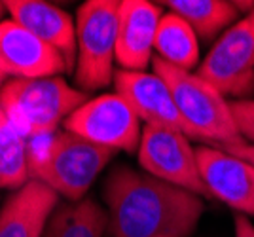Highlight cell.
Instances as JSON below:
<instances>
[{
  "instance_id": "8fae6325",
  "label": "cell",
  "mask_w": 254,
  "mask_h": 237,
  "mask_svg": "<svg viewBox=\"0 0 254 237\" xmlns=\"http://www.w3.org/2000/svg\"><path fill=\"white\" fill-rule=\"evenodd\" d=\"M163 8L148 0H124L118 8L116 61L122 70L144 72L152 61L154 38Z\"/></svg>"
},
{
  "instance_id": "603a6c76",
  "label": "cell",
  "mask_w": 254,
  "mask_h": 237,
  "mask_svg": "<svg viewBox=\"0 0 254 237\" xmlns=\"http://www.w3.org/2000/svg\"><path fill=\"white\" fill-rule=\"evenodd\" d=\"M4 78H6V76L0 72V87H2V84H4Z\"/></svg>"
},
{
  "instance_id": "7a4b0ae2",
  "label": "cell",
  "mask_w": 254,
  "mask_h": 237,
  "mask_svg": "<svg viewBox=\"0 0 254 237\" xmlns=\"http://www.w3.org/2000/svg\"><path fill=\"white\" fill-rule=\"evenodd\" d=\"M29 177L46 184L68 201L84 199L97 175L116 156L110 148L97 146L68 131L27 142Z\"/></svg>"
},
{
  "instance_id": "9a60e30c",
  "label": "cell",
  "mask_w": 254,
  "mask_h": 237,
  "mask_svg": "<svg viewBox=\"0 0 254 237\" xmlns=\"http://www.w3.org/2000/svg\"><path fill=\"white\" fill-rule=\"evenodd\" d=\"M106 211L91 197L55 207L42 237H105Z\"/></svg>"
},
{
  "instance_id": "7402d4cb",
  "label": "cell",
  "mask_w": 254,
  "mask_h": 237,
  "mask_svg": "<svg viewBox=\"0 0 254 237\" xmlns=\"http://www.w3.org/2000/svg\"><path fill=\"white\" fill-rule=\"evenodd\" d=\"M4 10H6V8H4V2H0V21H2V13H4Z\"/></svg>"
},
{
  "instance_id": "52a82bcc",
  "label": "cell",
  "mask_w": 254,
  "mask_h": 237,
  "mask_svg": "<svg viewBox=\"0 0 254 237\" xmlns=\"http://www.w3.org/2000/svg\"><path fill=\"white\" fill-rule=\"evenodd\" d=\"M63 127L80 139L114 152H135L142 135L138 116L118 93L87 99L64 119Z\"/></svg>"
},
{
  "instance_id": "8992f818",
  "label": "cell",
  "mask_w": 254,
  "mask_h": 237,
  "mask_svg": "<svg viewBox=\"0 0 254 237\" xmlns=\"http://www.w3.org/2000/svg\"><path fill=\"white\" fill-rule=\"evenodd\" d=\"M195 74L232 101L254 95V10L214 42Z\"/></svg>"
},
{
  "instance_id": "44dd1931",
  "label": "cell",
  "mask_w": 254,
  "mask_h": 237,
  "mask_svg": "<svg viewBox=\"0 0 254 237\" xmlns=\"http://www.w3.org/2000/svg\"><path fill=\"white\" fill-rule=\"evenodd\" d=\"M233 228H235V237H254V224L249 220V216L235 215Z\"/></svg>"
},
{
  "instance_id": "ffe728a7",
  "label": "cell",
  "mask_w": 254,
  "mask_h": 237,
  "mask_svg": "<svg viewBox=\"0 0 254 237\" xmlns=\"http://www.w3.org/2000/svg\"><path fill=\"white\" fill-rule=\"evenodd\" d=\"M220 150L228 152V154H232L235 158H241V160H245V162L251 163L254 167V144H249L245 139L233 140L232 144H226Z\"/></svg>"
},
{
  "instance_id": "277c9868",
  "label": "cell",
  "mask_w": 254,
  "mask_h": 237,
  "mask_svg": "<svg viewBox=\"0 0 254 237\" xmlns=\"http://www.w3.org/2000/svg\"><path fill=\"white\" fill-rule=\"evenodd\" d=\"M154 72L169 86L179 108L186 137L201 140L205 146L222 148L243 139L233 119L230 103L218 89L193 72H186L154 57Z\"/></svg>"
},
{
  "instance_id": "d6986e66",
  "label": "cell",
  "mask_w": 254,
  "mask_h": 237,
  "mask_svg": "<svg viewBox=\"0 0 254 237\" xmlns=\"http://www.w3.org/2000/svg\"><path fill=\"white\" fill-rule=\"evenodd\" d=\"M233 119L237 129L249 144H254V99L249 101H230Z\"/></svg>"
},
{
  "instance_id": "2e32d148",
  "label": "cell",
  "mask_w": 254,
  "mask_h": 237,
  "mask_svg": "<svg viewBox=\"0 0 254 237\" xmlns=\"http://www.w3.org/2000/svg\"><path fill=\"white\" fill-rule=\"evenodd\" d=\"M154 52L163 63L190 72L199 61V42L188 23L177 13H163L154 38Z\"/></svg>"
},
{
  "instance_id": "ba28073f",
  "label": "cell",
  "mask_w": 254,
  "mask_h": 237,
  "mask_svg": "<svg viewBox=\"0 0 254 237\" xmlns=\"http://www.w3.org/2000/svg\"><path fill=\"white\" fill-rule=\"evenodd\" d=\"M138 163L146 175L195 195L211 197L199 175L195 150L180 131L144 125L138 142Z\"/></svg>"
},
{
  "instance_id": "3957f363",
  "label": "cell",
  "mask_w": 254,
  "mask_h": 237,
  "mask_svg": "<svg viewBox=\"0 0 254 237\" xmlns=\"http://www.w3.org/2000/svg\"><path fill=\"white\" fill-rule=\"evenodd\" d=\"M85 101L84 91L59 76L11 78L0 87V107L27 142L57 133V127Z\"/></svg>"
},
{
  "instance_id": "5b68a950",
  "label": "cell",
  "mask_w": 254,
  "mask_h": 237,
  "mask_svg": "<svg viewBox=\"0 0 254 237\" xmlns=\"http://www.w3.org/2000/svg\"><path fill=\"white\" fill-rule=\"evenodd\" d=\"M116 0H89L76 13L74 82L84 91H97L114 80L118 34Z\"/></svg>"
},
{
  "instance_id": "6da1fadb",
  "label": "cell",
  "mask_w": 254,
  "mask_h": 237,
  "mask_svg": "<svg viewBox=\"0 0 254 237\" xmlns=\"http://www.w3.org/2000/svg\"><path fill=\"white\" fill-rule=\"evenodd\" d=\"M106 237H191L201 218L199 195L126 165L105 182Z\"/></svg>"
},
{
  "instance_id": "4fadbf2b",
  "label": "cell",
  "mask_w": 254,
  "mask_h": 237,
  "mask_svg": "<svg viewBox=\"0 0 254 237\" xmlns=\"http://www.w3.org/2000/svg\"><path fill=\"white\" fill-rule=\"evenodd\" d=\"M10 19L63 55L68 72L76 66V23L64 10L42 0H8Z\"/></svg>"
},
{
  "instance_id": "30bf717a",
  "label": "cell",
  "mask_w": 254,
  "mask_h": 237,
  "mask_svg": "<svg viewBox=\"0 0 254 237\" xmlns=\"http://www.w3.org/2000/svg\"><path fill=\"white\" fill-rule=\"evenodd\" d=\"M68 72L63 55L13 19L0 21V72L13 78H52Z\"/></svg>"
},
{
  "instance_id": "ac0fdd59",
  "label": "cell",
  "mask_w": 254,
  "mask_h": 237,
  "mask_svg": "<svg viewBox=\"0 0 254 237\" xmlns=\"http://www.w3.org/2000/svg\"><path fill=\"white\" fill-rule=\"evenodd\" d=\"M31 180L27 139L6 116L0 107V188H15Z\"/></svg>"
},
{
  "instance_id": "7c38bea8",
  "label": "cell",
  "mask_w": 254,
  "mask_h": 237,
  "mask_svg": "<svg viewBox=\"0 0 254 237\" xmlns=\"http://www.w3.org/2000/svg\"><path fill=\"white\" fill-rule=\"evenodd\" d=\"M114 86L118 95L126 99L138 119L146 121V125H161L186 135L173 93L161 76L120 68L114 72Z\"/></svg>"
},
{
  "instance_id": "5bb4252c",
  "label": "cell",
  "mask_w": 254,
  "mask_h": 237,
  "mask_svg": "<svg viewBox=\"0 0 254 237\" xmlns=\"http://www.w3.org/2000/svg\"><path fill=\"white\" fill-rule=\"evenodd\" d=\"M59 195L38 180H29L0 209V237H42Z\"/></svg>"
},
{
  "instance_id": "9c48e42d",
  "label": "cell",
  "mask_w": 254,
  "mask_h": 237,
  "mask_svg": "<svg viewBox=\"0 0 254 237\" xmlns=\"http://www.w3.org/2000/svg\"><path fill=\"white\" fill-rule=\"evenodd\" d=\"M197 167L207 192L214 199L237 211L254 216V167L241 158L214 146L195 148Z\"/></svg>"
},
{
  "instance_id": "e0dca14e",
  "label": "cell",
  "mask_w": 254,
  "mask_h": 237,
  "mask_svg": "<svg viewBox=\"0 0 254 237\" xmlns=\"http://www.w3.org/2000/svg\"><path fill=\"white\" fill-rule=\"evenodd\" d=\"M159 6H169V10L180 15L197 38L205 42H211L216 34L239 19V10L228 0H165Z\"/></svg>"
}]
</instances>
